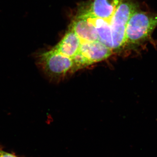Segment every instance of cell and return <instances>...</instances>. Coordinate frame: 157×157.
Masks as SVG:
<instances>
[{
	"label": "cell",
	"mask_w": 157,
	"mask_h": 157,
	"mask_svg": "<svg viewBox=\"0 0 157 157\" xmlns=\"http://www.w3.org/2000/svg\"><path fill=\"white\" fill-rule=\"evenodd\" d=\"M157 26V14L137 10L127 24L125 45L136 48L143 45Z\"/></svg>",
	"instance_id": "1"
},
{
	"label": "cell",
	"mask_w": 157,
	"mask_h": 157,
	"mask_svg": "<svg viewBox=\"0 0 157 157\" xmlns=\"http://www.w3.org/2000/svg\"><path fill=\"white\" fill-rule=\"evenodd\" d=\"M70 27L80 39L81 43L99 41L95 28L83 17L78 15L73 20Z\"/></svg>",
	"instance_id": "5"
},
{
	"label": "cell",
	"mask_w": 157,
	"mask_h": 157,
	"mask_svg": "<svg viewBox=\"0 0 157 157\" xmlns=\"http://www.w3.org/2000/svg\"><path fill=\"white\" fill-rule=\"evenodd\" d=\"M79 52L91 64L106 59L112 53V50L99 41L82 43Z\"/></svg>",
	"instance_id": "3"
},
{
	"label": "cell",
	"mask_w": 157,
	"mask_h": 157,
	"mask_svg": "<svg viewBox=\"0 0 157 157\" xmlns=\"http://www.w3.org/2000/svg\"><path fill=\"white\" fill-rule=\"evenodd\" d=\"M0 157H19L14 154L8 152L3 150L2 149H0Z\"/></svg>",
	"instance_id": "9"
},
{
	"label": "cell",
	"mask_w": 157,
	"mask_h": 157,
	"mask_svg": "<svg viewBox=\"0 0 157 157\" xmlns=\"http://www.w3.org/2000/svg\"><path fill=\"white\" fill-rule=\"evenodd\" d=\"M81 42L71 27L58 44L55 50L65 56L72 59L79 52Z\"/></svg>",
	"instance_id": "6"
},
{
	"label": "cell",
	"mask_w": 157,
	"mask_h": 157,
	"mask_svg": "<svg viewBox=\"0 0 157 157\" xmlns=\"http://www.w3.org/2000/svg\"><path fill=\"white\" fill-rule=\"evenodd\" d=\"M123 0H93L87 11L95 17L110 20Z\"/></svg>",
	"instance_id": "4"
},
{
	"label": "cell",
	"mask_w": 157,
	"mask_h": 157,
	"mask_svg": "<svg viewBox=\"0 0 157 157\" xmlns=\"http://www.w3.org/2000/svg\"><path fill=\"white\" fill-rule=\"evenodd\" d=\"M38 63L47 75L52 77L63 76L74 70L72 59L63 55L54 48L38 56Z\"/></svg>",
	"instance_id": "2"
},
{
	"label": "cell",
	"mask_w": 157,
	"mask_h": 157,
	"mask_svg": "<svg viewBox=\"0 0 157 157\" xmlns=\"http://www.w3.org/2000/svg\"><path fill=\"white\" fill-rule=\"evenodd\" d=\"M72 59L74 63V70H78L91 64L89 61L79 52Z\"/></svg>",
	"instance_id": "8"
},
{
	"label": "cell",
	"mask_w": 157,
	"mask_h": 157,
	"mask_svg": "<svg viewBox=\"0 0 157 157\" xmlns=\"http://www.w3.org/2000/svg\"><path fill=\"white\" fill-rule=\"evenodd\" d=\"M137 5L132 1L123 0L110 19V24L117 26L127 27L130 17L137 11Z\"/></svg>",
	"instance_id": "7"
}]
</instances>
